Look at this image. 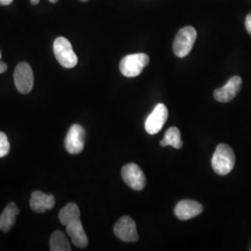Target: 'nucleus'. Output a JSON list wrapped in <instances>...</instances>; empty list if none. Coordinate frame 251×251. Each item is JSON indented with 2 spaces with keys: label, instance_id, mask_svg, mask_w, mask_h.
<instances>
[{
  "label": "nucleus",
  "instance_id": "obj_1",
  "mask_svg": "<svg viewBox=\"0 0 251 251\" xmlns=\"http://www.w3.org/2000/svg\"><path fill=\"white\" fill-rule=\"evenodd\" d=\"M235 165V155L233 149L225 144H219L216 147L212 156L211 166L218 175L225 176L233 171Z\"/></svg>",
  "mask_w": 251,
  "mask_h": 251
},
{
  "label": "nucleus",
  "instance_id": "obj_2",
  "mask_svg": "<svg viewBox=\"0 0 251 251\" xmlns=\"http://www.w3.org/2000/svg\"><path fill=\"white\" fill-rule=\"evenodd\" d=\"M150 62V58L147 54H129L124 57L119 63L120 72L126 77H135L140 75L144 67Z\"/></svg>",
  "mask_w": 251,
  "mask_h": 251
},
{
  "label": "nucleus",
  "instance_id": "obj_3",
  "mask_svg": "<svg viewBox=\"0 0 251 251\" xmlns=\"http://www.w3.org/2000/svg\"><path fill=\"white\" fill-rule=\"evenodd\" d=\"M197 30L192 26H185L179 29L173 42V52L179 58L187 56L197 40Z\"/></svg>",
  "mask_w": 251,
  "mask_h": 251
},
{
  "label": "nucleus",
  "instance_id": "obj_4",
  "mask_svg": "<svg viewBox=\"0 0 251 251\" xmlns=\"http://www.w3.org/2000/svg\"><path fill=\"white\" fill-rule=\"evenodd\" d=\"M53 51L56 60L64 68H74L77 64V56L75 53L70 41L65 37L59 36L55 39Z\"/></svg>",
  "mask_w": 251,
  "mask_h": 251
},
{
  "label": "nucleus",
  "instance_id": "obj_5",
  "mask_svg": "<svg viewBox=\"0 0 251 251\" xmlns=\"http://www.w3.org/2000/svg\"><path fill=\"white\" fill-rule=\"evenodd\" d=\"M14 84L20 93L27 94L34 87V74L27 63H20L14 70Z\"/></svg>",
  "mask_w": 251,
  "mask_h": 251
},
{
  "label": "nucleus",
  "instance_id": "obj_6",
  "mask_svg": "<svg viewBox=\"0 0 251 251\" xmlns=\"http://www.w3.org/2000/svg\"><path fill=\"white\" fill-rule=\"evenodd\" d=\"M126 184L135 191H141L146 185V177L142 169L134 163L126 164L121 171Z\"/></svg>",
  "mask_w": 251,
  "mask_h": 251
},
{
  "label": "nucleus",
  "instance_id": "obj_7",
  "mask_svg": "<svg viewBox=\"0 0 251 251\" xmlns=\"http://www.w3.org/2000/svg\"><path fill=\"white\" fill-rule=\"evenodd\" d=\"M85 128L78 124L73 125L69 128L64 141V146L66 151L71 154L80 153L85 146Z\"/></svg>",
  "mask_w": 251,
  "mask_h": 251
},
{
  "label": "nucleus",
  "instance_id": "obj_8",
  "mask_svg": "<svg viewBox=\"0 0 251 251\" xmlns=\"http://www.w3.org/2000/svg\"><path fill=\"white\" fill-rule=\"evenodd\" d=\"M168 117L169 112L167 106L163 103L156 104L145 121L144 127L146 132L150 135L157 134L161 130L163 126L165 125Z\"/></svg>",
  "mask_w": 251,
  "mask_h": 251
},
{
  "label": "nucleus",
  "instance_id": "obj_9",
  "mask_svg": "<svg viewBox=\"0 0 251 251\" xmlns=\"http://www.w3.org/2000/svg\"><path fill=\"white\" fill-rule=\"evenodd\" d=\"M117 238L124 242H137L139 239L134 221L129 216H123L114 226Z\"/></svg>",
  "mask_w": 251,
  "mask_h": 251
},
{
  "label": "nucleus",
  "instance_id": "obj_10",
  "mask_svg": "<svg viewBox=\"0 0 251 251\" xmlns=\"http://www.w3.org/2000/svg\"><path fill=\"white\" fill-rule=\"evenodd\" d=\"M242 87V78L234 75L225 84L223 88L214 91V98L220 102H229L239 93Z\"/></svg>",
  "mask_w": 251,
  "mask_h": 251
},
{
  "label": "nucleus",
  "instance_id": "obj_11",
  "mask_svg": "<svg viewBox=\"0 0 251 251\" xmlns=\"http://www.w3.org/2000/svg\"><path fill=\"white\" fill-rule=\"evenodd\" d=\"M203 211V206L194 200L179 201L174 208V214L181 221H187L199 215Z\"/></svg>",
  "mask_w": 251,
  "mask_h": 251
},
{
  "label": "nucleus",
  "instance_id": "obj_12",
  "mask_svg": "<svg viewBox=\"0 0 251 251\" xmlns=\"http://www.w3.org/2000/svg\"><path fill=\"white\" fill-rule=\"evenodd\" d=\"M65 227H66V233L69 235L73 244L75 247L80 248V249L87 248V246L89 244V239H88L87 234L85 233V230L83 228L80 219L74 220Z\"/></svg>",
  "mask_w": 251,
  "mask_h": 251
},
{
  "label": "nucleus",
  "instance_id": "obj_13",
  "mask_svg": "<svg viewBox=\"0 0 251 251\" xmlns=\"http://www.w3.org/2000/svg\"><path fill=\"white\" fill-rule=\"evenodd\" d=\"M55 198L52 195H47L41 191L33 192L30 199V206L36 213H44L47 210L53 208Z\"/></svg>",
  "mask_w": 251,
  "mask_h": 251
},
{
  "label": "nucleus",
  "instance_id": "obj_14",
  "mask_svg": "<svg viewBox=\"0 0 251 251\" xmlns=\"http://www.w3.org/2000/svg\"><path fill=\"white\" fill-rule=\"evenodd\" d=\"M19 213L20 209L17 205L14 202H10L0 215V231L4 233H8L10 231L15 225L16 217L19 215Z\"/></svg>",
  "mask_w": 251,
  "mask_h": 251
},
{
  "label": "nucleus",
  "instance_id": "obj_15",
  "mask_svg": "<svg viewBox=\"0 0 251 251\" xmlns=\"http://www.w3.org/2000/svg\"><path fill=\"white\" fill-rule=\"evenodd\" d=\"M76 219H80V210L78 206L75 203L67 204L59 212V220L64 226Z\"/></svg>",
  "mask_w": 251,
  "mask_h": 251
},
{
  "label": "nucleus",
  "instance_id": "obj_16",
  "mask_svg": "<svg viewBox=\"0 0 251 251\" xmlns=\"http://www.w3.org/2000/svg\"><path fill=\"white\" fill-rule=\"evenodd\" d=\"M50 247L51 251H70L71 247L66 235L62 231H54L50 240Z\"/></svg>",
  "mask_w": 251,
  "mask_h": 251
},
{
  "label": "nucleus",
  "instance_id": "obj_17",
  "mask_svg": "<svg viewBox=\"0 0 251 251\" xmlns=\"http://www.w3.org/2000/svg\"><path fill=\"white\" fill-rule=\"evenodd\" d=\"M161 146H172L175 149H179L182 147L183 143L180 139V132L179 129L175 126L170 127L166 134L164 136V139L160 142Z\"/></svg>",
  "mask_w": 251,
  "mask_h": 251
},
{
  "label": "nucleus",
  "instance_id": "obj_18",
  "mask_svg": "<svg viewBox=\"0 0 251 251\" xmlns=\"http://www.w3.org/2000/svg\"><path fill=\"white\" fill-rule=\"evenodd\" d=\"M9 148L10 145L7 135L0 131V158L6 156L9 153Z\"/></svg>",
  "mask_w": 251,
  "mask_h": 251
},
{
  "label": "nucleus",
  "instance_id": "obj_19",
  "mask_svg": "<svg viewBox=\"0 0 251 251\" xmlns=\"http://www.w3.org/2000/svg\"><path fill=\"white\" fill-rule=\"evenodd\" d=\"M246 29L248 31V33L251 36V12H250L248 15H247V18H246Z\"/></svg>",
  "mask_w": 251,
  "mask_h": 251
},
{
  "label": "nucleus",
  "instance_id": "obj_20",
  "mask_svg": "<svg viewBox=\"0 0 251 251\" xmlns=\"http://www.w3.org/2000/svg\"><path fill=\"white\" fill-rule=\"evenodd\" d=\"M8 69V65L4 62H0V75L6 72Z\"/></svg>",
  "mask_w": 251,
  "mask_h": 251
},
{
  "label": "nucleus",
  "instance_id": "obj_21",
  "mask_svg": "<svg viewBox=\"0 0 251 251\" xmlns=\"http://www.w3.org/2000/svg\"><path fill=\"white\" fill-rule=\"evenodd\" d=\"M39 1H40V0H30V2H31L32 5H37V4L39 3ZM49 1H50V3H53L54 4V3H57L59 0H49Z\"/></svg>",
  "mask_w": 251,
  "mask_h": 251
},
{
  "label": "nucleus",
  "instance_id": "obj_22",
  "mask_svg": "<svg viewBox=\"0 0 251 251\" xmlns=\"http://www.w3.org/2000/svg\"><path fill=\"white\" fill-rule=\"evenodd\" d=\"M13 0H0V5L2 6H8L9 4L12 3Z\"/></svg>",
  "mask_w": 251,
  "mask_h": 251
},
{
  "label": "nucleus",
  "instance_id": "obj_23",
  "mask_svg": "<svg viewBox=\"0 0 251 251\" xmlns=\"http://www.w3.org/2000/svg\"><path fill=\"white\" fill-rule=\"evenodd\" d=\"M80 1H82V2H87L88 0H80Z\"/></svg>",
  "mask_w": 251,
  "mask_h": 251
},
{
  "label": "nucleus",
  "instance_id": "obj_24",
  "mask_svg": "<svg viewBox=\"0 0 251 251\" xmlns=\"http://www.w3.org/2000/svg\"><path fill=\"white\" fill-rule=\"evenodd\" d=\"M1 57H2V55H1V51H0V60H1Z\"/></svg>",
  "mask_w": 251,
  "mask_h": 251
}]
</instances>
